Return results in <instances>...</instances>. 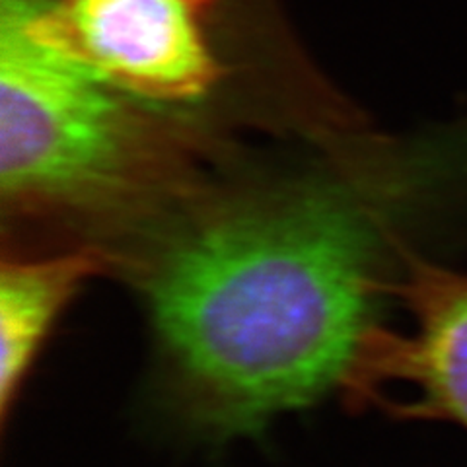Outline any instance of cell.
Masks as SVG:
<instances>
[{"mask_svg":"<svg viewBox=\"0 0 467 467\" xmlns=\"http://www.w3.org/2000/svg\"><path fill=\"white\" fill-rule=\"evenodd\" d=\"M0 10V187L16 211H104L149 193L171 162L164 129Z\"/></svg>","mask_w":467,"mask_h":467,"instance_id":"cell-2","label":"cell"},{"mask_svg":"<svg viewBox=\"0 0 467 467\" xmlns=\"http://www.w3.org/2000/svg\"><path fill=\"white\" fill-rule=\"evenodd\" d=\"M27 26L117 90L162 101L207 94L216 58L193 0H18Z\"/></svg>","mask_w":467,"mask_h":467,"instance_id":"cell-3","label":"cell"},{"mask_svg":"<svg viewBox=\"0 0 467 467\" xmlns=\"http://www.w3.org/2000/svg\"><path fill=\"white\" fill-rule=\"evenodd\" d=\"M108 259L80 250L41 259L5 261L0 269V409L8 420L41 347L78 290Z\"/></svg>","mask_w":467,"mask_h":467,"instance_id":"cell-5","label":"cell"},{"mask_svg":"<svg viewBox=\"0 0 467 467\" xmlns=\"http://www.w3.org/2000/svg\"><path fill=\"white\" fill-rule=\"evenodd\" d=\"M393 296L411 317L407 333L384 327L347 398L378 405L389 386L411 388L401 417L450 420L467 431V273L405 252Z\"/></svg>","mask_w":467,"mask_h":467,"instance_id":"cell-4","label":"cell"},{"mask_svg":"<svg viewBox=\"0 0 467 467\" xmlns=\"http://www.w3.org/2000/svg\"><path fill=\"white\" fill-rule=\"evenodd\" d=\"M193 3H195V5H199L201 8H204V6H207L209 3H213V0H193Z\"/></svg>","mask_w":467,"mask_h":467,"instance_id":"cell-6","label":"cell"},{"mask_svg":"<svg viewBox=\"0 0 467 467\" xmlns=\"http://www.w3.org/2000/svg\"><path fill=\"white\" fill-rule=\"evenodd\" d=\"M384 234L370 199L327 185L232 204L182 232L144 279L171 415L232 438L347 393L398 279Z\"/></svg>","mask_w":467,"mask_h":467,"instance_id":"cell-1","label":"cell"}]
</instances>
